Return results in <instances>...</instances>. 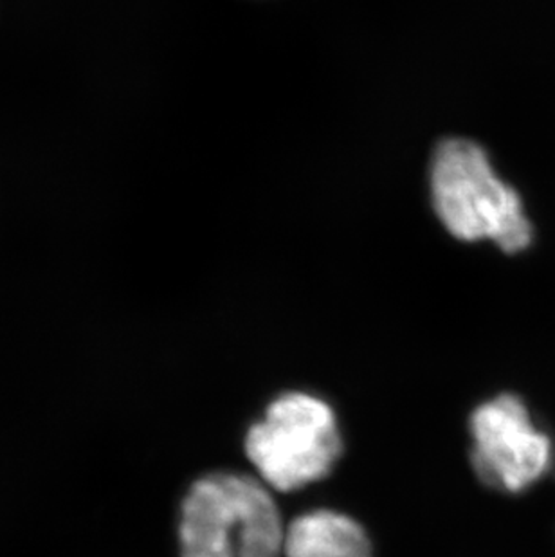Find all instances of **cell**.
<instances>
[{
    "label": "cell",
    "mask_w": 555,
    "mask_h": 557,
    "mask_svg": "<svg viewBox=\"0 0 555 557\" xmlns=\"http://www.w3.org/2000/svg\"><path fill=\"white\" fill-rule=\"evenodd\" d=\"M282 515L263 480L211 473L181 504V557H282Z\"/></svg>",
    "instance_id": "obj_1"
},
{
    "label": "cell",
    "mask_w": 555,
    "mask_h": 557,
    "mask_svg": "<svg viewBox=\"0 0 555 557\" xmlns=\"http://www.w3.org/2000/svg\"><path fill=\"white\" fill-rule=\"evenodd\" d=\"M341 444L334 410L309 394L278 397L246 436L247 457L260 479L283 493L325 479Z\"/></svg>",
    "instance_id": "obj_3"
},
{
    "label": "cell",
    "mask_w": 555,
    "mask_h": 557,
    "mask_svg": "<svg viewBox=\"0 0 555 557\" xmlns=\"http://www.w3.org/2000/svg\"><path fill=\"white\" fill-rule=\"evenodd\" d=\"M471 436L472 466L489 487L521 493L551 471L552 441L534 426L516 395H499L478 406Z\"/></svg>",
    "instance_id": "obj_4"
},
{
    "label": "cell",
    "mask_w": 555,
    "mask_h": 557,
    "mask_svg": "<svg viewBox=\"0 0 555 557\" xmlns=\"http://www.w3.org/2000/svg\"><path fill=\"white\" fill-rule=\"evenodd\" d=\"M283 557H373L368 534L350 516L314 510L291 521Z\"/></svg>",
    "instance_id": "obj_5"
},
{
    "label": "cell",
    "mask_w": 555,
    "mask_h": 557,
    "mask_svg": "<svg viewBox=\"0 0 555 557\" xmlns=\"http://www.w3.org/2000/svg\"><path fill=\"white\" fill-rule=\"evenodd\" d=\"M436 215L453 237L491 240L505 252L532 243V224L519 195L494 174L488 153L466 139H449L436 150L431 166Z\"/></svg>",
    "instance_id": "obj_2"
}]
</instances>
